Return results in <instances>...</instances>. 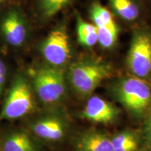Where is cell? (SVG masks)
<instances>
[{"label": "cell", "mask_w": 151, "mask_h": 151, "mask_svg": "<svg viewBox=\"0 0 151 151\" xmlns=\"http://www.w3.org/2000/svg\"><path fill=\"white\" fill-rule=\"evenodd\" d=\"M111 73V67L104 63L82 61L70 66L69 78L75 91L81 96L87 97L90 95Z\"/></svg>", "instance_id": "6da1fadb"}, {"label": "cell", "mask_w": 151, "mask_h": 151, "mask_svg": "<svg viewBox=\"0 0 151 151\" xmlns=\"http://www.w3.org/2000/svg\"><path fill=\"white\" fill-rule=\"evenodd\" d=\"M118 101L133 116H143L151 105V88L143 78L129 77L119 83L116 88Z\"/></svg>", "instance_id": "7a4b0ae2"}, {"label": "cell", "mask_w": 151, "mask_h": 151, "mask_svg": "<svg viewBox=\"0 0 151 151\" xmlns=\"http://www.w3.org/2000/svg\"><path fill=\"white\" fill-rule=\"evenodd\" d=\"M35 107L33 94L28 81L22 76H17L7 92L0 117L5 120H16L29 114Z\"/></svg>", "instance_id": "3957f363"}, {"label": "cell", "mask_w": 151, "mask_h": 151, "mask_svg": "<svg viewBox=\"0 0 151 151\" xmlns=\"http://www.w3.org/2000/svg\"><path fill=\"white\" fill-rule=\"evenodd\" d=\"M33 84L38 97L47 104L58 102L66 90L63 71L50 65L41 67L35 71Z\"/></svg>", "instance_id": "277c9868"}, {"label": "cell", "mask_w": 151, "mask_h": 151, "mask_svg": "<svg viewBox=\"0 0 151 151\" xmlns=\"http://www.w3.org/2000/svg\"><path fill=\"white\" fill-rule=\"evenodd\" d=\"M127 67L138 78H146L151 73V36L137 33L132 39L127 58Z\"/></svg>", "instance_id": "5b68a950"}, {"label": "cell", "mask_w": 151, "mask_h": 151, "mask_svg": "<svg viewBox=\"0 0 151 151\" xmlns=\"http://www.w3.org/2000/svg\"><path fill=\"white\" fill-rule=\"evenodd\" d=\"M41 53L44 59L52 67L60 68L71 59L69 37L64 27L52 30L41 46Z\"/></svg>", "instance_id": "8992f818"}, {"label": "cell", "mask_w": 151, "mask_h": 151, "mask_svg": "<svg viewBox=\"0 0 151 151\" xmlns=\"http://www.w3.org/2000/svg\"><path fill=\"white\" fill-rule=\"evenodd\" d=\"M1 32L6 42L13 47L23 44L27 37V29L21 14L16 9H11L1 20Z\"/></svg>", "instance_id": "52a82bcc"}, {"label": "cell", "mask_w": 151, "mask_h": 151, "mask_svg": "<svg viewBox=\"0 0 151 151\" xmlns=\"http://www.w3.org/2000/svg\"><path fill=\"white\" fill-rule=\"evenodd\" d=\"M118 114V109L112 104L102 98L94 96L88 99L81 116L90 121L107 124L113 122Z\"/></svg>", "instance_id": "ba28073f"}, {"label": "cell", "mask_w": 151, "mask_h": 151, "mask_svg": "<svg viewBox=\"0 0 151 151\" xmlns=\"http://www.w3.org/2000/svg\"><path fill=\"white\" fill-rule=\"evenodd\" d=\"M32 129L38 137L44 140L56 141L65 134V125L61 119L45 117L34 122Z\"/></svg>", "instance_id": "9c48e42d"}, {"label": "cell", "mask_w": 151, "mask_h": 151, "mask_svg": "<svg viewBox=\"0 0 151 151\" xmlns=\"http://www.w3.org/2000/svg\"><path fill=\"white\" fill-rule=\"evenodd\" d=\"M76 148L77 151H114L111 139L97 132H86L81 135Z\"/></svg>", "instance_id": "30bf717a"}, {"label": "cell", "mask_w": 151, "mask_h": 151, "mask_svg": "<svg viewBox=\"0 0 151 151\" xmlns=\"http://www.w3.org/2000/svg\"><path fill=\"white\" fill-rule=\"evenodd\" d=\"M2 151H37L36 145L28 135L22 131L11 132L4 139Z\"/></svg>", "instance_id": "8fae6325"}, {"label": "cell", "mask_w": 151, "mask_h": 151, "mask_svg": "<svg viewBox=\"0 0 151 151\" xmlns=\"http://www.w3.org/2000/svg\"><path fill=\"white\" fill-rule=\"evenodd\" d=\"M76 32L78 42L83 46L92 47L98 43L97 27L85 21L80 16H77Z\"/></svg>", "instance_id": "7c38bea8"}, {"label": "cell", "mask_w": 151, "mask_h": 151, "mask_svg": "<svg viewBox=\"0 0 151 151\" xmlns=\"http://www.w3.org/2000/svg\"><path fill=\"white\" fill-rule=\"evenodd\" d=\"M109 1L113 10L124 20L133 21L139 17V8L132 0H109Z\"/></svg>", "instance_id": "4fadbf2b"}, {"label": "cell", "mask_w": 151, "mask_h": 151, "mask_svg": "<svg viewBox=\"0 0 151 151\" xmlns=\"http://www.w3.org/2000/svg\"><path fill=\"white\" fill-rule=\"evenodd\" d=\"M114 151H135L139 146L137 135L133 132L125 131L111 139Z\"/></svg>", "instance_id": "5bb4252c"}, {"label": "cell", "mask_w": 151, "mask_h": 151, "mask_svg": "<svg viewBox=\"0 0 151 151\" xmlns=\"http://www.w3.org/2000/svg\"><path fill=\"white\" fill-rule=\"evenodd\" d=\"M98 43L102 48L108 49L113 46L118 39V27L116 21H113L108 25L97 27Z\"/></svg>", "instance_id": "9a60e30c"}, {"label": "cell", "mask_w": 151, "mask_h": 151, "mask_svg": "<svg viewBox=\"0 0 151 151\" xmlns=\"http://www.w3.org/2000/svg\"><path fill=\"white\" fill-rule=\"evenodd\" d=\"M90 16L97 27H104L115 20L111 11L97 1L91 6Z\"/></svg>", "instance_id": "2e32d148"}, {"label": "cell", "mask_w": 151, "mask_h": 151, "mask_svg": "<svg viewBox=\"0 0 151 151\" xmlns=\"http://www.w3.org/2000/svg\"><path fill=\"white\" fill-rule=\"evenodd\" d=\"M72 0H40V8L43 16L50 18L66 8Z\"/></svg>", "instance_id": "e0dca14e"}, {"label": "cell", "mask_w": 151, "mask_h": 151, "mask_svg": "<svg viewBox=\"0 0 151 151\" xmlns=\"http://www.w3.org/2000/svg\"><path fill=\"white\" fill-rule=\"evenodd\" d=\"M144 141L147 148H151V108L145 122Z\"/></svg>", "instance_id": "ac0fdd59"}, {"label": "cell", "mask_w": 151, "mask_h": 151, "mask_svg": "<svg viewBox=\"0 0 151 151\" xmlns=\"http://www.w3.org/2000/svg\"><path fill=\"white\" fill-rule=\"evenodd\" d=\"M7 78V68L6 66L3 62L2 60L0 59V97L2 95L6 82Z\"/></svg>", "instance_id": "d6986e66"}, {"label": "cell", "mask_w": 151, "mask_h": 151, "mask_svg": "<svg viewBox=\"0 0 151 151\" xmlns=\"http://www.w3.org/2000/svg\"><path fill=\"white\" fill-rule=\"evenodd\" d=\"M6 1H7V0H0V6H1L3 4H4Z\"/></svg>", "instance_id": "ffe728a7"}]
</instances>
